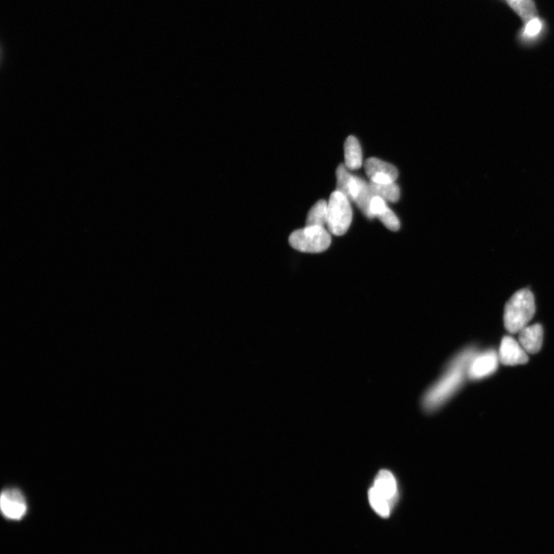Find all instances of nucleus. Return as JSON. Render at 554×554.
Masks as SVG:
<instances>
[{
  "mask_svg": "<svg viewBox=\"0 0 554 554\" xmlns=\"http://www.w3.org/2000/svg\"><path fill=\"white\" fill-rule=\"evenodd\" d=\"M290 246L303 253H317L328 250L331 244L330 233L325 227L306 226L297 230L289 238Z\"/></svg>",
  "mask_w": 554,
  "mask_h": 554,
  "instance_id": "20e7f679",
  "label": "nucleus"
},
{
  "mask_svg": "<svg viewBox=\"0 0 554 554\" xmlns=\"http://www.w3.org/2000/svg\"><path fill=\"white\" fill-rule=\"evenodd\" d=\"M499 359L506 366L524 365L529 360L528 354L521 345L508 336L502 340L499 351Z\"/></svg>",
  "mask_w": 554,
  "mask_h": 554,
  "instance_id": "1a4fd4ad",
  "label": "nucleus"
},
{
  "mask_svg": "<svg viewBox=\"0 0 554 554\" xmlns=\"http://www.w3.org/2000/svg\"><path fill=\"white\" fill-rule=\"evenodd\" d=\"M369 502L377 515L387 519L394 510L399 499L397 480L392 472H379L373 485L369 489Z\"/></svg>",
  "mask_w": 554,
  "mask_h": 554,
  "instance_id": "f03ea898",
  "label": "nucleus"
},
{
  "mask_svg": "<svg viewBox=\"0 0 554 554\" xmlns=\"http://www.w3.org/2000/svg\"><path fill=\"white\" fill-rule=\"evenodd\" d=\"M517 13L526 20H531L535 14L534 6L531 0H509Z\"/></svg>",
  "mask_w": 554,
  "mask_h": 554,
  "instance_id": "dca6fc26",
  "label": "nucleus"
},
{
  "mask_svg": "<svg viewBox=\"0 0 554 554\" xmlns=\"http://www.w3.org/2000/svg\"><path fill=\"white\" fill-rule=\"evenodd\" d=\"M499 360V356L494 350L475 355L469 367L468 377L477 380L492 375L498 367Z\"/></svg>",
  "mask_w": 554,
  "mask_h": 554,
  "instance_id": "6e6552de",
  "label": "nucleus"
},
{
  "mask_svg": "<svg viewBox=\"0 0 554 554\" xmlns=\"http://www.w3.org/2000/svg\"><path fill=\"white\" fill-rule=\"evenodd\" d=\"M369 186L375 196L383 198L384 201L395 203L401 196V190L395 182L392 184H378L370 181Z\"/></svg>",
  "mask_w": 554,
  "mask_h": 554,
  "instance_id": "4468645a",
  "label": "nucleus"
},
{
  "mask_svg": "<svg viewBox=\"0 0 554 554\" xmlns=\"http://www.w3.org/2000/svg\"><path fill=\"white\" fill-rule=\"evenodd\" d=\"M475 355L473 350H467L452 360L446 371L423 398V407L426 412L438 411L456 394L467 375L468 377L469 367Z\"/></svg>",
  "mask_w": 554,
  "mask_h": 554,
  "instance_id": "f257e3e1",
  "label": "nucleus"
},
{
  "mask_svg": "<svg viewBox=\"0 0 554 554\" xmlns=\"http://www.w3.org/2000/svg\"><path fill=\"white\" fill-rule=\"evenodd\" d=\"M534 297L528 289L516 292L504 309V325L511 333H519L528 326L535 314Z\"/></svg>",
  "mask_w": 554,
  "mask_h": 554,
  "instance_id": "7ed1b4c3",
  "label": "nucleus"
},
{
  "mask_svg": "<svg viewBox=\"0 0 554 554\" xmlns=\"http://www.w3.org/2000/svg\"><path fill=\"white\" fill-rule=\"evenodd\" d=\"M0 506L4 516L13 521L22 519L27 511L25 497L16 488L4 490L0 498Z\"/></svg>",
  "mask_w": 554,
  "mask_h": 554,
  "instance_id": "423d86ee",
  "label": "nucleus"
},
{
  "mask_svg": "<svg viewBox=\"0 0 554 554\" xmlns=\"http://www.w3.org/2000/svg\"><path fill=\"white\" fill-rule=\"evenodd\" d=\"M365 183V180L350 174L346 166L340 165L338 167L337 170V190L346 196L350 201H356Z\"/></svg>",
  "mask_w": 554,
  "mask_h": 554,
  "instance_id": "9d476101",
  "label": "nucleus"
},
{
  "mask_svg": "<svg viewBox=\"0 0 554 554\" xmlns=\"http://www.w3.org/2000/svg\"><path fill=\"white\" fill-rule=\"evenodd\" d=\"M353 211L350 199L336 190L328 203V223L329 231L335 236H342L350 228Z\"/></svg>",
  "mask_w": 554,
  "mask_h": 554,
  "instance_id": "39448f33",
  "label": "nucleus"
},
{
  "mask_svg": "<svg viewBox=\"0 0 554 554\" xmlns=\"http://www.w3.org/2000/svg\"><path fill=\"white\" fill-rule=\"evenodd\" d=\"M542 28L541 22L537 19V18H533L530 20L528 23L526 24L525 28V35L528 38H533L536 35H538Z\"/></svg>",
  "mask_w": 554,
  "mask_h": 554,
  "instance_id": "f3484780",
  "label": "nucleus"
},
{
  "mask_svg": "<svg viewBox=\"0 0 554 554\" xmlns=\"http://www.w3.org/2000/svg\"><path fill=\"white\" fill-rule=\"evenodd\" d=\"M370 212L374 217L377 216L387 229L397 231L401 227L396 214L387 206L383 198L375 196L370 203Z\"/></svg>",
  "mask_w": 554,
  "mask_h": 554,
  "instance_id": "9b49d317",
  "label": "nucleus"
},
{
  "mask_svg": "<svg viewBox=\"0 0 554 554\" xmlns=\"http://www.w3.org/2000/svg\"><path fill=\"white\" fill-rule=\"evenodd\" d=\"M365 168L370 181L378 184L394 183L399 175L394 165L377 158L368 159L365 162Z\"/></svg>",
  "mask_w": 554,
  "mask_h": 554,
  "instance_id": "0eeeda50",
  "label": "nucleus"
},
{
  "mask_svg": "<svg viewBox=\"0 0 554 554\" xmlns=\"http://www.w3.org/2000/svg\"><path fill=\"white\" fill-rule=\"evenodd\" d=\"M345 166L349 170H358L362 165L360 144L356 138L350 135L344 145Z\"/></svg>",
  "mask_w": 554,
  "mask_h": 554,
  "instance_id": "ddd939ff",
  "label": "nucleus"
},
{
  "mask_svg": "<svg viewBox=\"0 0 554 554\" xmlns=\"http://www.w3.org/2000/svg\"><path fill=\"white\" fill-rule=\"evenodd\" d=\"M326 223H328V202L321 199V201L316 202L309 211L306 226L325 227Z\"/></svg>",
  "mask_w": 554,
  "mask_h": 554,
  "instance_id": "2eb2a0df",
  "label": "nucleus"
},
{
  "mask_svg": "<svg viewBox=\"0 0 554 554\" xmlns=\"http://www.w3.org/2000/svg\"><path fill=\"white\" fill-rule=\"evenodd\" d=\"M543 330L541 324L526 326L519 332V343L526 353H538L543 344Z\"/></svg>",
  "mask_w": 554,
  "mask_h": 554,
  "instance_id": "f8f14e48",
  "label": "nucleus"
}]
</instances>
